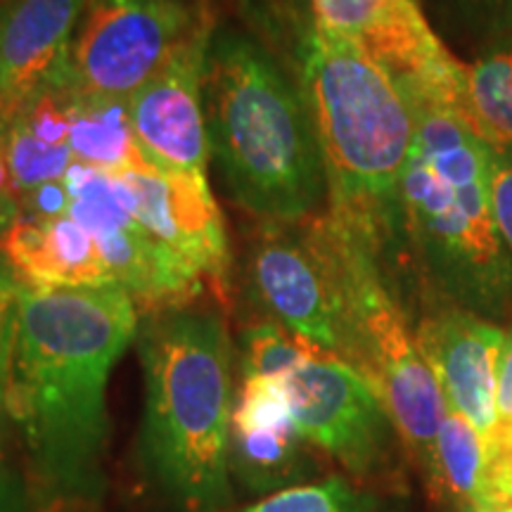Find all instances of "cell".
I'll use <instances>...</instances> for the list:
<instances>
[{
    "label": "cell",
    "mask_w": 512,
    "mask_h": 512,
    "mask_svg": "<svg viewBox=\"0 0 512 512\" xmlns=\"http://www.w3.org/2000/svg\"><path fill=\"white\" fill-rule=\"evenodd\" d=\"M302 86L328 181L325 211L384 264L406 249L401 176L415 133L411 105L375 57L313 22L304 41Z\"/></svg>",
    "instance_id": "cell-3"
},
{
    "label": "cell",
    "mask_w": 512,
    "mask_h": 512,
    "mask_svg": "<svg viewBox=\"0 0 512 512\" xmlns=\"http://www.w3.org/2000/svg\"><path fill=\"white\" fill-rule=\"evenodd\" d=\"M240 512H396V508L351 477L335 475L268 494Z\"/></svg>",
    "instance_id": "cell-21"
},
{
    "label": "cell",
    "mask_w": 512,
    "mask_h": 512,
    "mask_svg": "<svg viewBox=\"0 0 512 512\" xmlns=\"http://www.w3.org/2000/svg\"><path fill=\"white\" fill-rule=\"evenodd\" d=\"M475 22L482 24L489 38L512 29V0H460Z\"/></svg>",
    "instance_id": "cell-26"
},
{
    "label": "cell",
    "mask_w": 512,
    "mask_h": 512,
    "mask_svg": "<svg viewBox=\"0 0 512 512\" xmlns=\"http://www.w3.org/2000/svg\"><path fill=\"white\" fill-rule=\"evenodd\" d=\"M204 8L188 0H88L64 81L79 95L128 100L169 62Z\"/></svg>",
    "instance_id": "cell-8"
},
{
    "label": "cell",
    "mask_w": 512,
    "mask_h": 512,
    "mask_svg": "<svg viewBox=\"0 0 512 512\" xmlns=\"http://www.w3.org/2000/svg\"><path fill=\"white\" fill-rule=\"evenodd\" d=\"M136 332L138 304L119 285L19 287L8 413L50 501L93 503L105 491L107 384Z\"/></svg>",
    "instance_id": "cell-1"
},
{
    "label": "cell",
    "mask_w": 512,
    "mask_h": 512,
    "mask_svg": "<svg viewBox=\"0 0 512 512\" xmlns=\"http://www.w3.org/2000/svg\"><path fill=\"white\" fill-rule=\"evenodd\" d=\"M143 460L159 491L188 512L230 503L233 349L219 313L174 306L140 337Z\"/></svg>",
    "instance_id": "cell-4"
},
{
    "label": "cell",
    "mask_w": 512,
    "mask_h": 512,
    "mask_svg": "<svg viewBox=\"0 0 512 512\" xmlns=\"http://www.w3.org/2000/svg\"><path fill=\"white\" fill-rule=\"evenodd\" d=\"M503 505H512V328L505 335L498 366L494 425L484 444V472L479 489V510Z\"/></svg>",
    "instance_id": "cell-20"
},
{
    "label": "cell",
    "mask_w": 512,
    "mask_h": 512,
    "mask_svg": "<svg viewBox=\"0 0 512 512\" xmlns=\"http://www.w3.org/2000/svg\"><path fill=\"white\" fill-rule=\"evenodd\" d=\"M292 5H297L299 10H306V12H311V0H290Z\"/></svg>",
    "instance_id": "cell-29"
},
{
    "label": "cell",
    "mask_w": 512,
    "mask_h": 512,
    "mask_svg": "<svg viewBox=\"0 0 512 512\" xmlns=\"http://www.w3.org/2000/svg\"><path fill=\"white\" fill-rule=\"evenodd\" d=\"M214 34V15L204 8L200 22L169 62L128 98V114L138 143L147 159L166 174L207 176L211 150L202 88Z\"/></svg>",
    "instance_id": "cell-11"
},
{
    "label": "cell",
    "mask_w": 512,
    "mask_h": 512,
    "mask_svg": "<svg viewBox=\"0 0 512 512\" xmlns=\"http://www.w3.org/2000/svg\"><path fill=\"white\" fill-rule=\"evenodd\" d=\"M311 19L349 38L392 76L430 83L475 121L465 64L439 41L418 0H311Z\"/></svg>",
    "instance_id": "cell-12"
},
{
    "label": "cell",
    "mask_w": 512,
    "mask_h": 512,
    "mask_svg": "<svg viewBox=\"0 0 512 512\" xmlns=\"http://www.w3.org/2000/svg\"><path fill=\"white\" fill-rule=\"evenodd\" d=\"M394 79L413 112L401 226L425 294L512 328V254L491 204V145L446 95Z\"/></svg>",
    "instance_id": "cell-2"
},
{
    "label": "cell",
    "mask_w": 512,
    "mask_h": 512,
    "mask_svg": "<svg viewBox=\"0 0 512 512\" xmlns=\"http://www.w3.org/2000/svg\"><path fill=\"white\" fill-rule=\"evenodd\" d=\"M5 138V157L15 183L17 197L22 200L31 190L41 185L62 181L74 166V155L69 145H50L36 138L17 121H0Z\"/></svg>",
    "instance_id": "cell-22"
},
{
    "label": "cell",
    "mask_w": 512,
    "mask_h": 512,
    "mask_svg": "<svg viewBox=\"0 0 512 512\" xmlns=\"http://www.w3.org/2000/svg\"><path fill=\"white\" fill-rule=\"evenodd\" d=\"M437 458L441 505L448 512H477L484 472V441L463 415L448 408L439 430Z\"/></svg>",
    "instance_id": "cell-19"
},
{
    "label": "cell",
    "mask_w": 512,
    "mask_h": 512,
    "mask_svg": "<svg viewBox=\"0 0 512 512\" xmlns=\"http://www.w3.org/2000/svg\"><path fill=\"white\" fill-rule=\"evenodd\" d=\"M413 335L437 377L448 411L470 422L486 444L494 425L498 366L508 328L425 294Z\"/></svg>",
    "instance_id": "cell-13"
},
{
    "label": "cell",
    "mask_w": 512,
    "mask_h": 512,
    "mask_svg": "<svg viewBox=\"0 0 512 512\" xmlns=\"http://www.w3.org/2000/svg\"><path fill=\"white\" fill-rule=\"evenodd\" d=\"M67 185L72 192L69 214L91 233L114 285L124 287L133 302L152 311L174 309L188 306L207 287L200 275L140 226L110 176L74 164Z\"/></svg>",
    "instance_id": "cell-10"
},
{
    "label": "cell",
    "mask_w": 512,
    "mask_h": 512,
    "mask_svg": "<svg viewBox=\"0 0 512 512\" xmlns=\"http://www.w3.org/2000/svg\"><path fill=\"white\" fill-rule=\"evenodd\" d=\"M69 147H72L74 164L107 176L126 174V171H140V174L159 171L138 143L128 114V100L93 98L74 91Z\"/></svg>",
    "instance_id": "cell-17"
},
{
    "label": "cell",
    "mask_w": 512,
    "mask_h": 512,
    "mask_svg": "<svg viewBox=\"0 0 512 512\" xmlns=\"http://www.w3.org/2000/svg\"><path fill=\"white\" fill-rule=\"evenodd\" d=\"M88 0H0V121L67 72Z\"/></svg>",
    "instance_id": "cell-15"
},
{
    "label": "cell",
    "mask_w": 512,
    "mask_h": 512,
    "mask_svg": "<svg viewBox=\"0 0 512 512\" xmlns=\"http://www.w3.org/2000/svg\"><path fill=\"white\" fill-rule=\"evenodd\" d=\"M19 287L0 256V420L8 415V392L12 373V347H15Z\"/></svg>",
    "instance_id": "cell-24"
},
{
    "label": "cell",
    "mask_w": 512,
    "mask_h": 512,
    "mask_svg": "<svg viewBox=\"0 0 512 512\" xmlns=\"http://www.w3.org/2000/svg\"><path fill=\"white\" fill-rule=\"evenodd\" d=\"M318 351L280 323H259L245 335V377H285Z\"/></svg>",
    "instance_id": "cell-23"
},
{
    "label": "cell",
    "mask_w": 512,
    "mask_h": 512,
    "mask_svg": "<svg viewBox=\"0 0 512 512\" xmlns=\"http://www.w3.org/2000/svg\"><path fill=\"white\" fill-rule=\"evenodd\" d=\"M207 136L233 197L264 221L323 214L328 181L304 93L264 48L214 34L207 57Z\"/></svg>",
    "instance_id": "cell-5"
},
{
    "label": "cell",
    "mask_w": 512,
    "mask_h": 512,
    "mask_svg": "<svg viewBox=\"0 0 512 512\" xmlns=\"http://www.w3.org/2000/svg\"><path fill=\"white\" fill-rule=\"evenodd\" d=\"M0 512H29L27 494L3 453V444H0Z\"/></svg>",
    "instance_id": "cell-27"
},
{
    "label": "cell",
    "mask_w": 512,
    "mask_h": 512,
    "mask_svg": "<svg viewBox=\"0 0 512 512\" xmlns=\"http://www.w3.org/2000/svg\"><path fill=\"white\" fill-rule=\"evenodd\" d=\"M479 512H512V505H503V508H484Z\"/></svg>",
    "instance_id": "cell-30"
},
{
    "label": "cell",
    "mask_w": 512,
    "mask_h": 512,
    "mask_svg": "<svg viewBox=\"0 0 512 512\" xmlns=\"http://www.w3.org/2000/svg\"><path fill=\"white\" fill-rule=\"evenodd\" d=\"M19 214H22L19 204L0 200V240L5 238V233L12 228V223L19 219Z\"/></svg>",
    "instance_id": "cell-28"
},
{
    "label": "cell",
    "mask_w": 512,
    "mask_h": 512,
    "mask_svg": "<svg viewBox=\"0 0 512 512\" xmlns=\"http://www.w3.org/2000/svg\"><path fill=\"white\" fill-rule=\"evenodd\" d=\"M0 256L24 290H79L114 285L98 245L72 214L57 219L19 214L0 240Z\"/></svg>",
    "instance_id": "cell-16"
},
{
    "label": "cell",
    "mask_w": 512,
    "mask_h": 512,
    "mask_svg": "<svg viewBox=\"0 0 512 512\" xmlns=\"http://www.w3.org/2000/svg\"><path fill=\"white\" fill-rule=\"evenodd\" d=\"M110 178L140 226L200 275L204 285L226 292L230 249L207 176L126 171Z\"/></svg>",
    "instance_id": "cell-14"
},
{
    "label": "cell",
    "mask_w": 512,
    "mask_h": 512,
    "mask_svg": "<svg viewBox=\"0 0 512 512\" xmlns=\"http://www.w3.org/2000/svg\"><path fill=\"white\" fill-rule=\"evenodd\" d=\"M491 145V143H489ZM491 204L505 247L512 254V147L491 145Z\"/></svg>",
    "instance_id": "cell-25"
},
{
    "label": "cell",
    "mask_w": 512,
    "mask_h": 512,
    "mask_svg": "<svg viewBox=\"0 0 512 512\" xmlns=\"http://www.w3.org/2000/svg\"><path fill=\"white\" fill-rule=\"evenodd\" d=\"M252 283L275 323L351 366L347 302L325 211L297 223L264 221L252 252Z\"/></svg>",
    "instance_id": "cell-7"
},
{
    "label": "cell",
    "mask_w": 512,
    "mask_h": 512,
    "mask_svg": "<svg viewBox=\"0 0 512 512\" xmlns=\"http://www.w3.org/2000/svg\"><path fill=\"white\" fill-rule=\"evenodd\" d=\"M328 214V211H325ZM330 219V216H328ZM351 332V368L373 384L422 484L441 505L437 441L446 418L439 382L422 358L413 323L380 254L330 219Z\"/></svg>",
    "instance_id": "cell-6"
},
{
    "label": "cell",
    "mask_w": 512,
    "mask_h": 512,
    "mask_svg": "<svg viewBox=\"0 0 512 512\" xmlns=\"http://www.w3.org/2000/svg\"><path fill=\"white\" fill-rule=\"evenodd\" d=\"M465 72L482 138L512 147V29L489 38L482 53L465 64Z\"/></svg>",
    "instance_id": "cell-18"
},
{
    "label": "cell",
    "mask_w": 512,
    "mask_h": 512,
    "mask_svg": "<svg viewBox=\"0 0 512 512\" xmlns=\"http://www.w3.org/2000/svg\"><path fill=\"white\" fill-rule=\"evenodd\" d=\"M294 430L358 484L392 475L403 448L375 387L337 356L318 351L283 377Z\"/></svg>",
    "instance_id": "cell-9"
}]
</instances>
